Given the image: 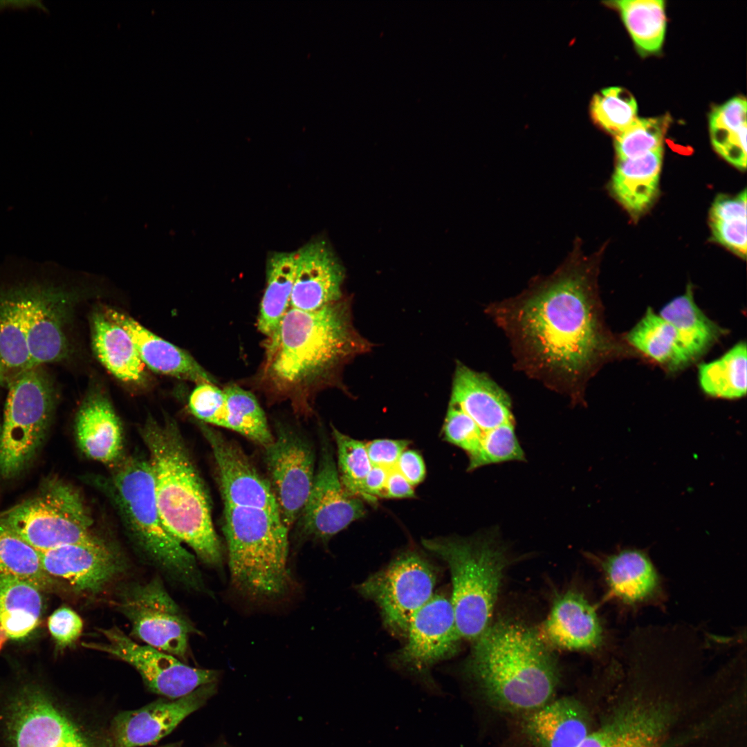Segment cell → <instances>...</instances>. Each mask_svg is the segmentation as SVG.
Returning <instances> with one entry per match:
<instances>
[{
	"instance_id": "obj_39",
	"label": "cell",
	"mask_w": 747,
	"mask_h": 747,
	"mask_svg": "<svg viewBox=\"0 0 747 747\" xmlns=\"http://www.w3.org/2000/svg\"><path fill=\"white\" fill-rule=\"evenodd\" d=\"M223 390L226 400L223 427L241 434L263 448L270 445L274 435L255 396L235 385Z\"/></svg>"
},
{
	"instance_id": "obj_19",
	"label": "cell",
	"mask_w": 747,
	"mask_h": 747,
	"mask_svg": "<svg viewBox=\"0 0 747 747\" xmlns=\"http://www.w3.org/2000/svg\"><path fill=\"white\" fill-rule=\"evenodd\" d=\"M44 571L66 582L79 593L95 596L123 571L124 560L116 548L100 535L84 542L40 552Z\"/></svg>"
},
{
	"instance_id": "obj_13",
	"label": "cell",
	"mask_w": 747,
	"mask_h": 747,
	"mask_svg": "<svg viewBox=\"0 0 747 747\" xmlns=\"http://www.w3.org/2000/svg\"><path fill=\"white\" fill-rule=\"evenodd\" d=\"M113 605L130 622L131 634L145 645L181 658L196 630L158 578L122 586Z\"/></svg>"
},
{
	"instance_id": "obj_20",
	"label": "cell",
	"mask_w": 747,
	"mask_h": 747,
	"mask_svg": "<svg viewBox=\"0 0 747 747\" xmlns=\"http://www.w3.org/2000/svg\"><path fill=\"white\" fill-rule=\"evenodd\" d=\"M216 691L217 682H214L179 698L165 697L138 709L118 713L111 726L114 747H141L157 743L202 708Z\"/></svg>"
},
{
	"instance_id": "obj_22",
	"label": "cell",
	"mask_w": 747,
	"mask_h": 747,
	"mask_svg": "<svg viewBox=\"0 0 747 747\" xmlns=\"http://www.w3.org/2000/svg\"><path fill=\"white\" fill-rule=\"evenodd\" d=\"M537 633L549 648L592 654L611 645L596 606L578 591L555 600Z\"/></svg>"
},
{
	"instance_id": "obj_46",
	"label": "cell",
	"mask_w": 747,
	"mask_h": 747,
	"mask_svg": "<svg viewBox=\"0 0 747 747\" xmlns=\"http://www.w3.org/2000/svg\"><path fill=\"white\" fill-rule=\"evenodd\" d=\"M225 396L215 384L201 383L191 393L188 407L199 421L223 427Z\"/></svg>"
},
{
	"instance_id": "obj_11",
	"label": "cell",
	"mask_w": 747,
	"mask_h": 747,
	"mask_svg": "<svg viewBox=\"0 0 747 747\" xmlns=\"http://www.w3.org/2000/svg\"><path fill=\"white\" fill-rule=\"evenodd\" d=\"M27 291L26 339L31 366L66 360L71 353L69 328L78 293L58 278L51 261L21 257Z\"/></svg>"
},
{
	"instance_id": "obj_50",
	"label": "cell",
	"mask_w": 747,
	"mask_h": 747,
	"mask_svg": "<svg viewBox=\"0 0 747 747\" xmlns=\"http://www.w3.org/2000/svg\"><path fill=\"white\" fill-rule=\"evenodd\" d=\"M746 219V191L735 196H718L710 213V221Z\"/></svg>"
},
{
	"instance_id": "obj_21",
	"label": "cell",
	"mask_w": 747,
	"mask_h": 747,
	"mask_svg": "<svg viewBox=\"0 0 747 747\" xmlns=\"http://www.w3.org/2000/svg\"><path fill=\"white\" fill-rule=\"evenodd\" d=\"M199 427L214 457L223 504L260 508L279 515L267 477L241 448L204 423L199 421Z\"/></svg>"
},
{
	"instance_id": "obj_17",
	"label": "cell",
	"mask_w": 747,
	"mask_h": 747,
	"mask_svg": "<svg viewBox=\"0 0 747 747\" xmlns=\"http://www.w3.org/2000/svg\"><path fill=\"white\" fill-rule=\"evenodd\" d=\"M268 480L281 519L290 531L297 521L315 474V454L299 433L279 427L273 441L264 448Z\"/></svg>"
},
{
	"instance_id": "obj_56",
	"label": "cell",
	"mask_w": 747,
	"mask_h": 747,
	"mask_svg": "<svg viewBox=\"0 0 747 747\" xmlns=\"http://www.w3.org/2000/svg\"><path fill=\"white\" fill-rule=\"evenodd\" d=\"M141 747H147V746H141ZM158 747H182V742L171 743V744H168L167 745H164V746H158Z\"/></svg>"
},
{
	"instance_id": "obj_51",
	"label": "cell",
	"mask_w": 747,
	"mask_h": 747,
	"mask_svg": "<svg viewBox=\"0 0 747 747\" xmlns=\"http://www.w3.org/2000/svg\"><path fill=\"white\" fill-rule=\"evenodd\" d=\"M412 486L420 483L425 477V465L421 456L412 450L400 454L395 468Z\"/></svg>"
},
{
	"instance_id": "obj_38",
	"label": "cell",
	"mask_w": 747,
	"mask_h": 747,
	"mask_svg": "<svg viewBox=\"0 0 747 747\" xmlns=\"http://www.w3.org/2000/svg\"><path fill=\"white\" fill-rule=\"evenodd\" d=\"M0 575L28 582L44 591L53 579L43 569L40 552L0 524Z\"/></svg>"
},
{
	"instance_id": "obj_7",
	"label": "cell",
	"mask_w": 747,
	"mask_h": 747,
	"mask_svg": "<svg viewBox=\"0 0 747 747\" xmlns=\"http://www.w3.org/2000/svg\"><path fill=\"white\" fill-rule=\"evenodd\" d=\"M423 547L449 568L450 598L458 631L471 643L490 625L504 573L509 560L492 535L423 539Z\"/></svg>"
},
{
	"instance_id": "obj_44",
	"label": "cell",
	"mask_w": 747,
	"mask_h": 747,
	"mask_svg": "<svg viewBox=\"0 0 747 747\" xmlns=\"http://www.w3.org/2000/svg\"><path fill=\"white\" fill-rule=\"evenodd\" d=\"M524 452L515 432V422L483 432L477 452L469 457L468 470L510 461H524Z\"/></svg>"
},
{
	"instance_id": "obj_10",
	"label": "cell",
	"mask_w": 747,
	"mask_h": 747,
	"mask_svg": "<svg viewBox=\"0 0 747 747\" xmlns=\"http://www.w3.org/2000/svg\"><path fill=\"white\" fill-rule=\"evenodd\" d=\"M4 747H93L80 725L44 684L25 680L0 694Z\"/></svg>"
},
{
	"instance_id": "obj_34",
	"label": "cell",
	"mask_w": 747,
	"mask_h": 747,
	"mask_svg": "<svg viewBox=\"0 0 747 747\" xmlns=\"http://www.w3.org/2000/svg\"><path fill=\"white\" fill-rule=\"evenodd\" d=\"M295 270V252H276L267 259L266 288L260 304L257 328L268 338L277 330L290 308Z\"/></svg>"
},
{
	"instance_id": "obj_54",
	"label": "cell",
	"mask_w": 747,
	"mask_h": 747,
	"mask_svg": "<svg viewBox=\"0 0 747 747\" xmlns=\"http://www.w3.org/2000/svg\"><path fill=\"white\" fill-rule=\"evenodd\" d=\"M39 9L46 10L45 6L38 1H0V12L7 10Z\"/></svg>"
},
{
	"instance_id": "obj_32",
	"label": "cell",
	"mask_w": 747,
	"mask_h": 747,
	"mask_svg": "<svg viewBox=\"0 0 747 747\" xmlns=\"http://www.w3.org/2000/svg\"><path fill=\"white\" fill-rule=\"evenodd\" d=\"M42 590L28 582L0 575V629L12 640L29 636L43 610Z\"/></svg>"
},
{
	"instance_id": "obj_6",
	"label": "cell",
	"mask_w": 747,
	"mask_h": 747,
	"mask_svg": "<svg viewBox=\"0 0 747 747\" xmlns=\"http://www.w3.org/2000/svg\"><path fill=\"white\" fill-rule=\"evenodd\" d=\"M223 505V531L232 585L255 600L282 598L293 582L288 568L289 530L278 514Z\"/></svg>"
},
{
	"instance_id": "obj_4",
	"label": "cell",
	"mask_w": 747,
	"mask_h": 747,
	"mask_svg": "<svg viewBox=\"0 0 747 747\" xmlns=\"http://www.w3.org/2000/svg\"><path fill=\"white\" fill-rule=\"evenodd\" d=\"M95 481L109 499L133 545L153 563L196 590L205 589L194 555L165 527L148 458L124 456Z\"/></svg>"
},
{
	"instance_id": "obj_9",
	"label": "cell",
	"mask_w": 747,
	"mask_h": 747,
	"mask_svg": "<svg viewBox=\"0 0 747 747\" xmlns=\"http://www.w3.org/2000/svg\"><path fill=\"white\" fill-rule=\"evenodd\" d=\"M7 387L0 439V475L10 479L28 467L43 443L57 394L44 365L16 374Z\"/></svg>"
},
{
	"instance_id": "obj_27",
	"label": "cell",
	"mask_w": 747,
	"mask_h": 747,
	"mask_svg": "<svg viewBox=\"0 0 747 747\" xmlns=\"http://www.w3.org/2000/svg\"><path fill=\"white\" fill-rule=\"evenodd\" d=\"M104 313L124 328L133 339L139 356L150 369L179 379L216 384L208 374L187 351L147 330L130 316L111 308Z\"/></svg>"
},
{
	"instance_id": "obj_49",
	"label": "cell",
	"mask_w": 747,
	"mask_h": 747,
	"mask_svg": "<svg viewBox=\"0 0 747 747\" xmlns=\"http://www.w3.org/2000/svg\"><path fill=\"white\" fill-rule=\"evenodd\" d=\"M365 445L372 466L391 470L395 468L400 454L406 450L409 441L403 439H376Z\"/></svg>"
},
{
	"instance_id": "obj_15",
	"label": "cell",
	"mask_w": 747,
	"mask_h": 747,
	"mask_svg": "<svg viewBox=\"0 0 747 747\" xmlns=\"http://www.w3.org/2000/svg\"><path fill=\"white\" fill-rule=\"evenodd\" d=\"M104 640L82 645L109 654L133 667L148 689L169 699L183 697L198 688L217 682V670L191 667L177 657L133 640L117 627L100 629Z\"/></svg>"
},
{
	"instance_id": "obj_36",
	"label": "cell",
	"mask_w": 747,
	"mask_h": 747,
	"mask_svg": "<svg viewBox=\"0 0 747 747\" xmlns=\"http://www.w3.org/2000/svg\"><path fill=\"white\" fill-rule=\"evenodd\" d=\"M746 101L734 98L715 108L710 117L714 147L735 167H746Z\"/></svg>"
},
{
	"instance_id": "obj_14",
	"label": "cell",
	"mask_w": 747,
	"mask_h": 747,
	"mask_svg": "<svg viewBox=\"0 0 747 747\" xmlns=\"http://www.w3.org/2000/svg\"><path fill=\"white\" fill-rule=\"evenodd\" d=\"M405 638V645L393 656L394 665L437 694L440 691L430 670L456 654L462 639L450 599L434 593L411 618Z\"/></svg>"
},
{
	"instance_id": "obj_42",
	"label": "cell",
	"mask_w": 747,
	"mask_h": 747,
	"mask_svg": "<svg viewBox=\"0 0 747 747\" xmlns=\"http://www.w3.org/2000/svg\"><path fill=\"white\" fill-rule=\"evenodd\" d=\"M340 481L351 495L360 498L363 481L371 470L366 445L333 428ZM361 499V498H360Z\"/></svg>"
},
{
	"instance_id": "obj_43",
	"label": "cell",
	"mask_w": 747,
	"mask_h": 747,
	"mask_svg": "<svg viewBox=\"0 0 747 747\" xmlns=\"http://www.w3.org/2000/svg\"><path fill=\"white\" fill-rule=\"evenodd\" d=\"M668 120L665 118H636L616 136L618 160L636 158L662 147Z\"/></svg>"
},
{
	"instance_id": "obj_55",
	"label": "cell",
	"mask_w": 747,
	"mask_h": 747,
	"mask_svg": "<svg viewBox=\"0 0 747 747\" xmlns=\"http://www.w3.org/2000/svg\"><path fill=\"white\" fill-rule=\"evenodd\" d=\"M7 368L0 363V387H8L10 381L14 376Z\"/></svg>"
},
{
	"instance_id": "obj_41",
	"label": "cell",
	"mask_w": 747,
	"mask_h": 747,
	"mask_svg": "<svg viewBox=\"0 0 747 747\" xmlns=\"http://www.w3.org/2000/svg\"><path fill=\"white\" fill-rule=\"evenodd\" d=\"M591 111L598 125L617 136L637 118V104L626 89L609 87L593 96Z\"/></svg>"
},
{
	"instance_id": "obj_8",
	"label": "cell",
	"mask_w": 747,
	"mask_h": 747,
	"mask_svg": "<svg viewBox=\"0 0 747 747\" xmlns=\"http://www.w3.org/2000/svg\"><path fill=\"white\" fill-rule=\"evenodd\" d=\"M0 524L39 552L98 536L82 494L58 478L48 479L33 497L0 513Z\"/></svg>"
},
{
	"instance_id": "obj_23",
	"label": "cell",
	"mask_w": 747,
	"mask_h": 747,
	"mask_svg": "<svg viewBox=\"0 0 747 747\" xmlns=\"http://www.w3.org/2000/svg\"><path fill=\"white\" fill-rule=\"evenodd\" d=\"M295 259L290 308L312 311L339 301L344 270L324 240L304 244L295 251Z\"/></svg>"
},
{
	"instance_id": "obj_52",
	"label": "cell",
	"mask_w": 747,
	"mask_h": 747,
	"mask_svg": "<svg viewBox=\"0 0 747 747\" xmlns=\"http://www.w3.org/2000/svg\"><path fill=\"white\" fill-rule=\"evenodd\" d=\"M389 471L382 467L372 466L363 481L360 498L375 502L378 497H383Z\"/></svg>"
},
{
	"instance_id": "obj_2",
	"label": "cell",
	"mask_w": 747,
	"mask_h": 747,
	"mask_svg": "<svg viewBox=\"0 0 747 747\" xmlns=\"http://www.w3.org/2000/svg\"><path fill=\"white\" fill-rule=\"evenodd\" d=\"M463 674L493 706L530 712L551 699L559 669L537 631L509 620L490 623L474 642Z\"/></svg>"
},
{
	"instance_id": "obj_24",
	"label": "cell",
	"mask_w": 747,
	"mask_h": 747,
	"mask_svg": "<svg viewBox=\"0 0 747 747\" xmlns=\"http://www.w3.org/2000/svg\"><path fill=\"white\" fill-rule=\"evenodd\" d=\"M27 291L20 257L0 262V363L16 374L32 367L26 345Z\"/></svg>"
},
{
	"instance_id": "obj_53",
	"label": "cell",
	"mask_w": 747,
	"mask_h": 747,
	"mask_svg": "<svg viewBox=\"0 0 747 747\" xmlns=\"http://www.w3.org/2000/svg\"><path fill=\"white\" fill-rule=\"evenodd\" d=\"M413 486L396 469L389 470L385 492V498H411L414 497Z\"/></svg>"
},
{
	"instance_id": "obj_58",
	"label": "cell",
	"mask_w": 747,
	"mask_h": 747,
	"mask_svg": "<svg viewBox=\"0 0 747 747\" xmlns=\"http://www.w3.org/2000/svg\"><path fill=\"white\" fill-rule=\"evenodd\" d=\"M218 747H229V746H228V745H223V744H221V745H220V746H219Z\"/></svg>"
},
{
	"instance_id": "obj_1",
	"label": "cell",
	"mask_w": 747,
	"mask_h": 747,
	"mask_svg": "<svg viewBox=\"0 0 747 747\" xmlns=\"http://www.w3.org/2000/svg\"><path fill=\"white\" fill-rule=\"evenodd\" d=\"M598 261L577 238L551 274L485 309L508 339L515 368L573 405L582 403L587 382L610 348L597 294Z\"/></svg>"
},
{
	"instance_id": "obj_5",
	"label": "cell",
	"mask_w": 747,
	"mask_h": 747,
	"mask_svg": "<svg viewBox=\"0 0 747 747\" xmlns=\"http://www.w3.org/2000/svg\"><path fill=\"white\" fill-rule=\"evenodd\" d=\"M349 323L339 302L312 311L289 308L267 341V376L281 389L310 385L351 349Z\"/></svg>"
},
{
	"instance_id": "obj_16",
	"label": "cell",
	"mask_w": 747,
	"mask_h": 747,
	"mask_svg": "<svg viewBox=\"0 0 747 747\" xmlns=\"http://www.w3.org/2000/svg\"><path fill=\"white\" fill-rule=\"evenodd\" d=\"M591 557L602 575L605 600L616 607L620 617L634 616L647 607L666 608L664 578L647 550L618 548Z\"/></svg>"
},
{
	"instance_id": "obj_57",
	"label": "cell",
	"mask_w": 747,
	"mask_h": 747,
	"mask_svg": "<svg viewBox=\"0 0 747 747\" xmlns=\"http://www.w3.org/2000/svg\"><path fill=\"white\" fill-rule=\"evenodd\" d=\"M1 427H2V421L0 419V439H1Z\"/></svg>"
},
{
	"instance_id": "obj_35",
	"label": "cell",
	"mask_w": 747,
	"mask_h": 747,
	"mask_svg": "<svg viewBox=\"0 0 747 747\" xmlns=\"http://www.w3.org/2000/svg\"><path fill=\"white\" fill-rule=\"evenodd\" d=\"M626 338L633 347L671 370L679 369L692 360L674 327L650 307Z\"/></svg>"
},
{
	"instance_id": "obj_37",
	"label": "cell",
	"mask_w": 747,
	"mask_h": 747,
	"mask_svg": "<svg viewBox=\"0 0 747 747\" xmlns=\"http://www.w3.org/2000/svg\"><path fill=\"white\" fill-rule=\"evenodd\" d=\"M745 342H739L719 358L701 363L698 369L699 385L710 396L737 399L746 394L747 352Z\"/></svg>"
},
{
	"instance_id": "obj_29",
	"label": "cell",
	"mask_w": 747,
	"mask_h": 747,
	"mask_svg": "<svg viewBox=\"0 0 747 747\" xmlns=\"http://www.w3.org/2000/svg\"><path fill=\"white\" fill-rule=\"evenodd\" d=\"M665 726L663 711L634 705L620 711L600 729L589 733L578 747H661Z\"/></svg>"
},
{
	"instance_id": "obj_33",
	"label": "cell",
	"mask_w": 747,
	"mask_h": 747,
	"mask_svg": "<svg viewBox=\"0 0 747 747\" xmlns=\"http://www.w3.org/2000/svg\"><path fill=\"white\" fill-rule=\"evenodd\" d=\"M658 315L674 327L692 360L703 354L723 333L696 304L690 286L665 304Z\"/></svg>"
},
{
	"instance_id": "obj_45",
	"label": "cell",
	"mask_w": 747,
	"mask_h": 747,
	"mask_svg": "<svg viewBox=\"0 0 747 747\" xmlns=\"http://www.w3.org/2000/svg\"><path fill=\"white\" fill-rule=\"evenodd\" d=\"M444 439L463 449L469 457L479 448L483 431L457 406L450 403L443 424Z\"/></svg>"
},
{
	"instance_id": "obj_26",
	"label": "cell",
	"mask_w": 747,
	"mask_h": 747,
	"mask_svg": "<svg viewBox=\"0 0 747 747\" xmlns=\"http://www.w3.org/2000/svg\"><path fill=\"white\" fill-rule=\"evenodd\" d=\"M450 403L459 407L484 432L514 423L508 394L489 375L459 363Z\"/></svg>"
},
{
	"instance_id": "obj_40",
	"label": "cell",
	"mask_w": 747,
	"mask_h": 747,
	"mask_svg": "<svg viewBox=\"0 0 747 747\" xmlns=\"http://www.w3.org/2000/svg\"><path fill=\"white\" fill-rule=\"evenodd\" d=\"M639 50L660 49L665 32L664 2L661 0H621L613 2Z\"/></svg>"
},
{
	"instance_id": "obj_31",
	"label": "cell",
	"mask_w": 747,
	"mask_h": 747,
	"mask_svg": "<svg viewBox=\"0 0 747 747\" xmlns=\"http://www.w3.org/2000/svg\"><path fill=\"white\" fill-rule=\"evenodd\" d=\"M663 147L643 156L618 160L611 188L615 197L633 215L652 205L658 188Z\"/></svg>"
},
{
	"instance_id": "obj_48",
	"label": "cell",
	"mask_w": 747,
	"mask_h": 747,
	"mask_svg": "<svg viewBox=\"0 0 747 747\" xmlns=\"http://www.w3.org/2000/svg\"><path fill=\"white\" fill-rule=\"evenodd\" d=\"M714 239L719 243L745 257L746 255V219L710 221Z\"/></svg>"
},
{
	"instance_id": "obj_47",
	"label": "cell",
	"mask_w": 747,
	"mask_h": 747,
	"mask_svg": "<svg viewBox=\"0 0 747 747\" xmlns=\"http://www.w3.org/2000/svg\"><path fill=\"white\" fill-rule=\"evenodd\" d=\"M48 627L56 643L61 647H65L80 638L83 630V621L74 610L68 607H62L48 618Z\"/></svg>"
},
{
	"instance_id": "obj_28",
	"label": "cell",
	"mask_w": 747,
	"mask_h": 747,
	"mask_svg": "<svg viewBox=\"0 0 747 747\" xmlns=\"http://www.w3.org/2000/svg\"><path fill=\"white\" fill-rule=\"evenodd\" d=\"M524 728L535 747H578L590 733L586 711L571 698L549 701L528 712Z\"/></svg>"
},
{
	"instance_id": "obj_12",
	"label": "cell",
	"mask_w": 747,
	"mask_h": 747,
	"mask_svg": "<svg viewBox=\"0 0 747 747\" xmlns=\"http://www.w3.org/2000/svg\"><path fill=\"white\" fill-rule=\"evenodd\" d=\"M436 577V568L425 556L407 551L369 576L358 591L376 605L390 631L405 637L412 616L434 595Z\"/></svg>"
},
{
	"instance_id": "obj_30",
	"label": "cell",
	"mask_w": 747,
	"mask_h": 747,
	"mask_svg": "<svg viewBox=\"0 0 747 747\" xmlns=\"http://www.w3.org/2000/svg\"><path fill=\"white\" fill-rule=\"evenodd\" d=\"M92 344L100 362L116 378L133 385H142L147 376L135 343L128 332L103 311L91 320Z\"/></svg>"
},
{
	"instance_id": "obj_25",
	"label": "cell",
	"mask_w": 747,
	"mask_h": 747,
	"mask_svg": "<svg viewBox=\"0 0 747 747\" xmlns=\"http://www.w3.org/2000/svg\"><path fill=\"white\" fill-rule=\"evenodd\" d=\"M75 435L78 448L88 459L109 465L124 456V434L121 422L107 396L90 393L76 414Z\"/></svg>"
},
{
	"instance_id": "obj_18",
	"label": "cell",
	"mask_w": 747,
	"mask_h": 747,
	"mask_svg": "<svg viewBox=\"0 0 747 747\" xmlns=\"http://www.w3.org/2000/svg\"><path fill=\"white\" fill-rule=\"evenodd\" d=\"M327 443L322 447L313 483L297 519L306 537L324 542L363 517L366 513L362 499L343 487Z\"/></svg>"
},
{
	"instance_id": "obj_3",
	"label": "cell",
	"mask_w": 747,
	"mask_h": 747,
	"mask_svg": "<svg viewBox=\"0 0 747 747\" xmlns=\"http://www.w3.org/2000/svg\"><path fill=\"white\" fill-rule=\"evenodd\" d=\"M148 452L156 498L169 532L206 564L220 567L223 548L210 496L176 422L149 417L140 428Z\"/></svg>"
}]
</instances>
